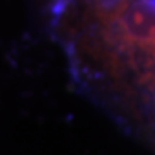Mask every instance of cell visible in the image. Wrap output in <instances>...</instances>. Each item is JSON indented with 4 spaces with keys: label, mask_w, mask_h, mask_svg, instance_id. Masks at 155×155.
<instances>
[{
    "label": "cell",
    "mask_w": 155,
    "mask_h": 155,
    "mask_svg": "<svg viewBox=\"0 0 155 155\" xmlns=\"http://www.w3.org/2000/svg\"><path fill=\"white\" fill-rule=\"evenodd\" d=\"M52 32L76 86L155 152V0H68Z\"/></svg>",
    "instance_id": "obj_1"
}]
</instances>
